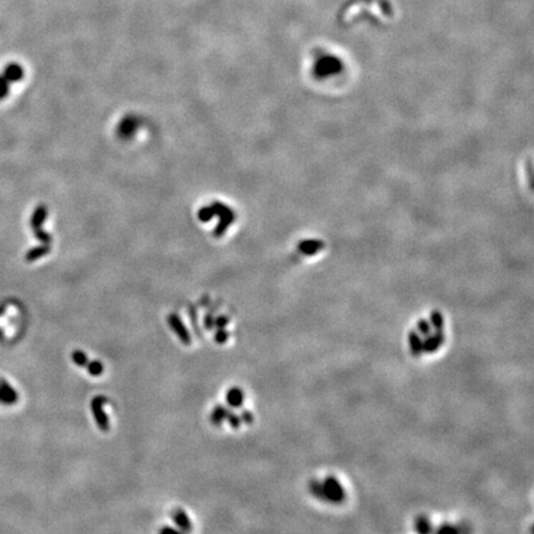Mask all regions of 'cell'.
Wrapping results in <instances>:
<instances>
[{
  "label": "cell",
  "mask_w": 534,
  "mask_h": 534,
  "mask_svg": "<svg viewBox=\"0 0 534 534\" xmlns=\"http://www.w3.org/2000/svg\"><path fill=\"white\" fill-rule=\"evenodd\" d=\"M105 402H107L105 397L97 396V397H94V398L92 399V403H90V408H92L94 421H96L97 426H98L99 429L103 430V432H108L109 428H110V423H109L108 415L104 412V409H103V406L105 405Z\"/></svg>",
  "instance_id": "cell-1"
},
{
  "label": "cell",
  "mask_w": 534,
  "mask_h": 534,
  "mask_svg": "<svg viewBox=\"0 0 534 534\" xmlns=\"http://www.w3.org/2000/svg\"><path fill=\"white\" fill-rule=\"evenodd\" d=\"M323 487L326 500L332 501V502H341L345 499L344 488H342L340 482L333 476H329L323 481Z\"/></svg>",
  "instance_id": "cell-2"
},
{
  "label": "cell",
  "mask_w": 534,
  "mask_h": 534,
  "mask_svg": "<svg viewBox=\"0 0 534 534\" xmlns=\"http://www.w3.org/2000/svg\"><path fill=\"white\" fill-rule=\"evenodd\" d=\"M167 321H168L171 329L176 333V335L178 336V339H180L184 345H189L190 342H192V336H190V334L188 332L187 327L183 324V321L181 320L180 315H177L176 313L169 314L168 317H167Z\"/></svg>",
  "instance_id": "cell-3"
},
{
  "label": "cell",
  "mask_w": 534,
  "mask_h": 534,
  "mask_svg": "<svg viewBox=\"0 0 534 534\" xmlns=\"http://www.w3.org/2000/svg\"><path fill=\"white\" fill-rule=\"evenodd\" d=\"M422 341H423V351H426L428 354L435 353L441 348L443 342L445 341V335L443 330H439V332H435L434 334H428L424 338V340Z\"/></svg>",
  "instance_id": "cell-4"
},
{
  "label": "cell",
  "mask_w": 534,
  "mask_h": 534,
  "mask_svg": "<svg viewBox=\"0 0 534 534\" xmlns=\"http://www.w3.org/2000/svg\"><path fill=\"white\" fill-rule=\"evenodd\" d=\"M171 517H172V520H174L175 523L177 524L178 529H180L181 532H190V530H192V522H190L189 518H188V516L186 514V512H184L183 509H181V508L175 509V511L171 513Z\"/></svg>",
  "instance_id": "cell-5"
},
{
  "label": "cell",
  "mask_w": 534,
  "mask_h": 534,
  "mask_svg": "<svg viewBox=\"0 0 534 534\" xmlns=\"http://www.w3.org/2000/svg\"><path fill=\"white\" fill-rule=\"evenodd\" d=\"M226 403L232 408H240L244 403V392L238 387L230 388L226 392Z\"/></svg>",
  "instance_id": "cell-6"
},
{
  "label": "cell",
  "mask_w": 534,
  "mask_h": 534,
  "mask_svg": "<svg viewBox=\"0 0 534 534\" xmlns=\"http://www.w3.org/2000/svg\"><path fill=\"white\" fill-rule=\"evenodd\" d=\"M409 340V347H411V353L414 357H419L423 354V341H422L421 336L418 335V333L415 330L409 332L408 335Z\"/></svg>",
  "instance_id": "cell-7"
},
{
  "label": "cell",
  "mask_w": 534,
  "mask_h": 534,
  "mask_svg": "<svg viewBox=\"0 0 534 534\" xmlns=\"http://www.w3.org/2000/svg\"><path fill=\"white\" fill-rule=\"evenodd\" d=\"M3 75H4L5 80H7L9 83H11V82L20 80L21 75H23V69L17 65H10L5 68L4 74Z\"/></svg>",
  "instance_id": "cell-8"
},
{
  "label": "cell",
  "mask_w": 534,
  "mask_h": 534,
  "mask_svg": "<svg viewBox=\"0 0 534 534\" xmlns=\"http://www.w3.org/2000/svg\"><path fill=\"white\" fill-rule=\"evenodd\" d=\"M226 414H227V408L224 407V406H217V407L214 408L213 413H212V423L214 424V426H220L221 423H223L224 419H226Z\"/></svg>",
  "instance_id": "cell-9"
},
{
  "label": "cell",
  "mask_w": 534,
  "mask_h": 534,
  "mask_svg": "<svg viewBox=\"0 0 534 534\" xmlns=\"http://www.w3.org/2000/svg\"><path fill=\"white\" fill-rule=\"evenodd\" d=\"M323 247L321 242L319 241H304L300 245V251L304 255H313Z\"/></svg>",
  "instance_id": "cell-10"
},
{
  "label": "cell",
  "mask_w": 534,
  "mask_h": 534,
  "mask_svg": "<svg viewBox=\"0 0 534 534\" xmlns=\"http://www.w3.org/2000/svg\"><path fill=\"white\" fill-rule=\"evenodd\" d=\"M430 326H432V328H434L435 332L443 330V327H444V319H443V314L441 313V312H438V311L432 312V314H430Z\"/></svg>",
  "instance_id": "cell-11"
},
{
  "label": "cell",
  "mask_w": 534,
  "mask_h": 534,
  "mask_svg": "<svg viewBox=\"0 0 534 534\" xmlns=\"http://www.w3.org/2000/svg\"><path fill=\"white\" fill-rule=\"evenodd\" d=\"M86 367H87V371L89 372L92 376H99L103 374V371H104V366H103V364L100 363V361H97V360L88 361Z\"/></svg>",
  "instance_id": "cell-12"
},
{
  "label": "cell",
  "mask_w": 534,
  "mask_h": 534,
  "mask_svg": "<svg viewBox=\"0 0 534 534\" xmlns=\"http://www.w3.org/2000/svg\"><path fill=\"white\" fill-rule=\"evenodd\" d=\"M415 529L419 533H429L432 532V526L427 517H418L415 521Z\"/></svg>",
  "instance_id": "cell-13"
},
{
  "label": "cell",
  "mask_w": 534,
  "mask_h": 534,
  "mask_svg": "<svg viewBox=\"0 0 534 534\" xmlns=\"http://www.w3.org/2000/svg\"><path fill=\"white\" fill-rule=\"evenodd\" d=\"M72 360L77 366L80 367H86L88 363V356L86 353H83L82 350H75L72 353Z\"/></svg>",
  "instance_id": "cell-14"
},
{
  "label": "cell",
  "mask_w": 534,
  "mask_h": 534,
  "mask_svg": "<svg viewBox=\"0 0 534 534\" xmlns=\"http://www.w3.org/2000/svg\"><path fill=\"white\" fill-rule=\"evenodd\" d=\"M311 490H312V493H313L315 497H318V499H320V500H326V493H324L323 482L312 481L311 482Z\"/></svg>",
  "instance_id": "cell-15"
},
{
  "label": "cell",
  "mask_w": 534,
  "mask_h": 534,
  "mask_svg": "<svg viewBox=\"0 0 534 534\" xmlns=\"http://www.w3.org/2000/svg\"><path fill=\"white\" fill-rule=\"evenodd\" d=\"M226 419H227V422H229L230 427H232L233 429H239V428H240V426H241L240 415L234 413V412L230 411V409H227Z\"/></svg>",
  "instance_id": "cell-16"
},
{
  "label": "cell",
  "mask_w": 534,
  "mask_h": 534,
  "mask_svg": "<svg viewBox=\"0 0 534 534\" xmlns=\"http://www.w3.org/2000/svg\"><path fill=\"white\" fill-rule=\"evenodd\" d=\"M227 339H229V333H227L226 330H224V328H220V329L217 330V333H215L214 335L215 342H218V344H224V342L227 341Z\"/></svg>",
  "instance_id": "cell-17"
},
{
  "label": "cell",
  "mask_w": 534,
  "mask_h": 534,
  "mask_svg": "<svg viewBox=\"0 0 534 534\" xmlns=\"http://www.w3.org/2000/svg\"><path fill=\"white\" fill-rule=\"evenodd\" d=\"M418 330H419L422 335L427 336L428 334H430V332H432V326H430V323L428 320L421 319L418 321Z\"/></svg>",
  "instance_id": "cell-18"
},
{
  "label": "cell",
  "mask_w": 534,
  "mask_h": 534,
  "mask_svg": "<svg viewBox=\"0 0 534 534\" xmlns=\"http://www.w3.org/2000/svg\"><path fill=\"white\" fill-rule=\"evenodd\" d=\"M227 323H229V318H227L226 315H219L217 319H214V327L217 328V329L225 328L227 326Z\"/></svg>",
  "instance_id": "cell-19"
},
{
  "label": "cell",
  "mask_w": 534,
  "mask_h": 534,
  "mask_svg": "<svg viewBox=\"0 0 534 534\" xmlns=\"http://www.w3.org/2000/svg\"><path fill=\"white\" fill-rule=\"evenodd\" d=\"M8 88H9V82L5 80L4 75H2V77H0V99L4 98V97L7 96Z\"/></svg>",
  "instance_id": "cell-20"
},
{
  "label": "cell",
  "mask_w": 534,
  "mask_h": 534,
  "mask_svg": "<svg viewBox=\"0 0 534 534\" xmlns=\"http://www.w3.org/2000/svg\"><path fill=\"white\" fill-rule=\"evenodd\" d=\"M240 419H241V422H244V423L251 424L254 422V415H253V413H251L250 411H247V409H244V411H242L241 414H240Z\"/></svg>",
  "instance_id": "cell-21"
},
{
  "label": "cell",
  "mask_w": 534,
  "mask_h": 534,
  "mask_svg": "<svg viewBox=\"0 0 534 534\" xmlns=\"http://www.w3.org/2000/svg\"><path fill=\"white\" fill-rule=\"evenodd\" d=\"M204 328L207 330H212L214 328V317L212 314H207L204 317Z\"/></svg>",
  "instance_id": "cell-22"
},
{
  "label": "cell",
  "mask_w": 534,
  "mask_h": 534,
  "mask_svg": "<svg viewBox=\"0 0 534 534\" xmlns=\"http://www.w3.org/2000/svg\"><path fill=\"white\" fill-rule=\"evenodd\" d=\"M438 532L439 533H443V532H459V530H457L455 527H451V526H442L438 529Z\"/></svg>",
  "instance_id": "cell-23"
},
{
  "label": "cell",
  "mask_w": 534,
  "mask_h": 534,
  "mask_svg": "<svg viewBox=\"0 0 534 534\" xmlns=\"http://www.w3.org/2000/svg\"><path fill=\"white\" fill-rule=\"evenodd\" d=\"M161 533H180L181 530L180 529H175V528H171V527H166V528H162V529L160 530Z\"/></svg>",
  "instance_id": "cell-24"
}]
</instances>
